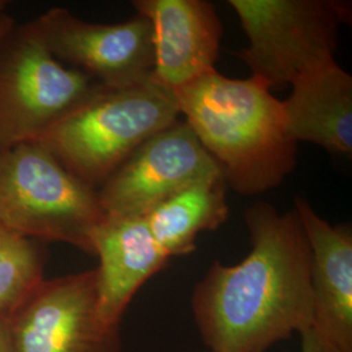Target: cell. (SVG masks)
<instances>
[{
	"label": "cell",
	"instance_id": "obj_14",
	"mask_svg": "<svg viewBox=\"0 0 352 352\" xmlns=\"http://www.w3.org/2000/svg\"><path fill=\"white\" fill-rule=\"evenodd\" d=\"M226 187L225 177L199 182L144 215L153 238L170 258L192 253L199 234L217 230L226 222Z\"/></svg>",
	"mask_w": 352,
	"mask_h": 352
},
{
	"label": "cell",
	"instance_id": "obj_9",
	"mask_svg": "<svg viewBox=\"0 0 352 352\" xmlns=\"http://www.w3.org/2000/svg\"><path fill=\"white\" fill-rule=\"evenodd\" d=\"M36 23L58 60L102 87H133L153 77L151 21L141 14L119 24H98L54 7Z\"/></svg>",
	"mask_w": 352,
	"mask_h": 352
},
{
	"label": "cell",
	"instance_id": "obj_6",
	"mask_svg": "<svg viewBox=\"0 0 352 352\" xmlns=\"http://www.w3.org/2000/svg\"><path fill=\"white\" fill-rule=\"evenodd\" d=\"M248 37L238 52L252 76L269 88L289 84L336 60L340 26L351 3L340 0H230Z\"/></svg>",
	"mask_w": 352,
	"mask_h": 352
},
{
	"label": "cell",
	"instance_id": "obj_11",
	"mask_svg": "<svg viewBox=\"0 0 352 352\" xmlns=\"http://www.w3.org/2000/svg\"><path fill=\"white\" fill-rule=\"evenodd\" d=\"M311 251L312 330L330 352H352V230L330 225L304 197L295 199Z\"/></svg>",
	"mask_w": 352,
	"mask_h": 352
},
{
	"label": "cell",
	"instance_id": "obj_3",
	"mask_svg": "<svg viewBox=\"0 0 352 352\" xmlns=\"http://www.w3.org/2000/svg\"><path fill=\"white\" fill-rule=\"evenodd\" d=\"M177 119L175 93L153 78L126 88L101 85L37 142L98 189L141 144Z\"/></svg>",
	"mask_w": 352,
	"mask_h": 352
},
{
	"label": "cell",
	"instance_id": "obj_7",
	"mask_svg": "<svg viewBox=\"0 0 352 352\" xmlns=\"http://www.w3.org/2000/svg\"><path fill=\"white\" fill-rule=\"evenodd\" d=\"M8 318L14 352H122L120 327L100 316L97 267L45 278Z\"/></svg>",
	"mask_w": 352,
	"mask_h": 352
},
{
	"label": "cell",
	"instance_id": "obj_2",
	"mask_svg": "<svg viewBox=\"0 0 352 352\" xmlns=\"http://www.w3.org/2000/svg\"><path fill=\"white\" fill-rule=\"evenodd\" d=\"M264 81L230 78L215 69L175 91L180 116L236 193L276 188L296 166L283 102Z\"/></svg>",
	"mask_w": 352,
	"mask_h": 352
},
{
	"label": "cell",
	"instance_id": "obj_16",
	"mask_svg": "<svg viewBox=\"0 0 352 352\" xmlns=\"http://www.w3.org/2000/svg\"><path fill=\"white\" fill-rule=\"evenodd\" d=\"M0 352H14L12 330L8 316L0 317Z\"/></svg>",
	"mask_w": 352,
	"mask_h": 352
},
{
	"label": "cell",
	"instance_id": "obj_8",
	"mask_svg": "<svg viewBox=\"0 0 352 352\" xmlns=\"http://www.w3.org/2000/svg\"><path fill=\"white\" fill-rule=\"evenodd\" d=\"M223 177L183 119L141 144L97 189L104 213L144 217L199 182Z\"/></svg>",
	"mask_w": 352,
	"mask_h": 352
},
{
	"label": "cell",
	"instance_id": "obj_17",
	"mask_svg": "<svg viewBox=\"0 0 352 352\" xmlns=\"http://www.w3.org/2000/svg\"><path fill=\"white\" fill-rule=\"evenodd\" d=\"M300 337H302V351L300 352H330L316 337L312 327L304 331Z\"/></svg>",
	"mask_w": 352,
	"mask_h": 352
},
{
	"label": "cell",
	"instance_id": "obj_19",
	"mask_svg": "<svg viewBox=\"0 0 352 352\" xmlns=\"http://www.w3.org/2000/svg\"><path fill=\"white\" fill-rule=\"evenodd\" d=\"M6 6H7V1H4V0H0V12H4V10H6Z\"/></svg>",
	"mask_w": 352,
	"mask_h": 352
},
{
	"label": "cell",
	"instance_id": "obj_4",
	"mask_svg": "<svg viewBox=\"0 0 352 352\" xmlns=\"http://www.w3.org/2000/svg\"><path fill=\"white\" fill-rule=\"evenodd\" d=\"M104 215L97 189L37 141L0 151V222L19 235L93 254V235Z\"/></svg>",
	"mask_w": 352,
	"mask_h": 352
},
{
	"label": "cell",
	"instance_id": "obj_12",
	"mask_svg": "<svg viewBox=\"0 0 352 352\" xmlns=\"http://www.w3.org/2000/svg\"><path fill=\"white\" fill-rule=\"evenodd\" d=\"M93 256L100 260L98 311L102 320L120 327L139 289L161 272L170 257L153 238L144 217L107 214L93 235Z\"/></svg>",
	"mask_w": 352,
	"mask_h": 352
},
{
	"label": "cell",
	"instance_id": "obj_18",
	"mask_svg": "<svg viewBox=\"0 0 352 352\" xmlns=\"http://www.w3.org/2000/svg\"><path fill=\"white\" fill-rule=\"evenodd\" d=\"M14 24H16V21L12 16H10L8 13L0 12V42Z\"/></svg>",
	"mask_w": 352,
	"mask_h": 352
},
{
	"label": "cell",
	"instance_id": "obj_5",
	"mask_svg": "<svg viewBox=\"0 0 352 352\" xmlns=\"http://www.w3.org/2000/svg\"><path fill=\"white\" fill-rule=\"evenodd\" d=\"M100 87L54 56L36 20L14 24L0 42V151L38 141Z\"/></svg>",
	"mask_w": 352,
	"mask_h": 352
},
{
	"label": "cell",
	"instance_id": "obj_13",
	"mask_svg": "<svg viewBox=\"0 0 352 352\" xmlns=\"http://www.w3.org/2000/svg\"><path fill=\"white\" fill-rule=\"evenodd\" d=\"M282 102L292 141L351 155L352 77L336 60L300 76Z\"/></svg>",
	"mask_w": 352,
	"mask_h": 352
},
{
	"label": "cell",
	"instance_id": "obj_10",
	"mask_svg": "<svg viewBox=\"0 0 352 352\" xmlns=\"http://www.w3.org/2000/svg\"><path fill=\"white\" fill-rule=\"evenodd\" d=\"M138 14L151 21L153 80L176 90L214 71L223 26L205 0H135Z\"/></svg>",
	"mask_w": 352,
	"mask_h": 352
},
{
	"label": "cell",
	"instance_id": "obj_1",
	"mask_svg": "<svg viewBox=\"0 0 352 352\" xmlns=\"http://www.w3.org/2000/svg\"><path fill=\"white\" fill-rule=\"evenodd\" d=\"M244 221L251 252L239 264L214 261L192 292L208 352H266L312 327L311 251L295 209L256 202Z\"/></svg>",
	"mask_w": 352,
	"mask_h": 352
},
{
	"label": "cell",
	"instance_id": "obj_15",
	"mask_svg": "<svg viewBox=\"0 0 352 352\" xmlns=\"http://www.w3.org/2000/svg\"><path fill=\"white\" fill-rule=\"evenodd\" d=\"M47 251L0 222V317L8 316L45 279Z\"/></svg>",
	"mask_w": 352,
	"mask_h": 352
}]
</instances>
